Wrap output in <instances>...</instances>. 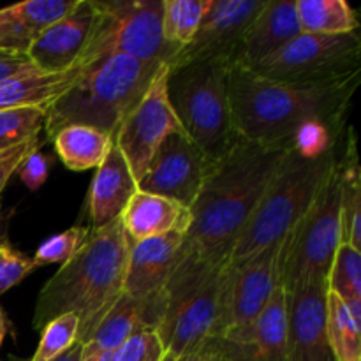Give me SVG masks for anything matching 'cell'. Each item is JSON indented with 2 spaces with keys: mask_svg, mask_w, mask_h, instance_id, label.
<instances>
[{
  "mask_svg": "<svg viewBox=\"0 0 361 361\" xmlns=\"http://www.w3.org/2000/svg\"><path fill=\"white\" fill-rule=\"evenodd\" d=\"M361 71L321 85L267 80L245 67L229 69V102L238 137L261 147H289L312 122L344 129Z\"/></svg>",
  "mask_w": 361,
  "mask_h": 361,
  "instance_id": "cell-1",
  "label": "cell"
},
{
  "mask_svg": "<svg viewBox=\"0 0 361 361\" xmlns=\"http://www.w3.org/2000/svg\"><path fill=\"white\" fill-rule=\"evenodd\" d=\"M291 150L261 147L238 137L208 173L190 208L182 249L208 259H231L236 240Z\"/></svg>",
  "mask_w": 361,
  "mask_h": 361,
  "instance_id": "cell-2",
  "label": "cell"
},
{
  "mask_svg": "<svg viewBox=\"0 0 361 361\" xmlns=\"http://www.w3.org/2000/svg\"><path fill=\"white\" fill-rule=\"evenodd\" d=\"M130 238L122 221L90 229L87 242L73 259L59 268L41 289L35 302V330H42L55 317H78V342L87 344L106 314L123 295Z\"/></svg>",
  "mask_w": 361,
  "mask_h": 361,
  "instance_id": "cell-3",
  "label": "cell"
},
{
  "mask_svg": "<svg viewBox=\"0 0 361 361\" xmlns=\"http://www.w3.org/2000/svg\"><path fill=\"white\" fill-rule=\"evenodd\" d=\"M161 66L126 55H108L83 67L76 83L49 106L46 137L67 126H88L115 140L118 126L140 102Z\"/></svg>",
  "mask_w": 361,
  "mask_h": 361,
  "instance_id": "cell-4",
  "label": "cell"
},
{
  "mask_svg": "<svg viewBox=\"0 0 361 361\" xmlns=\"http://www.w3.org/2000/svg\"><path fill=\"white\" fill-rule=\"evenodd\" d=\"M228 263L180 250L178 263L166 284L164 316L157 328L166 353L182 358L207 338L219 337Z\"/></svg>",
  "mask_w": 361,
  "mask_h": 361,
  "instance_id": "cell-5",
  "label": "cell"
},
{
  "mask_svg": "<svg viewBox=\"0 0 361 361\" xmlns=\"http://www.w3.org/2000/svg\"><path fill=\"white\" fill-rule=\"evenodd\" d=\"M337 161L338 147L312 159L291 150L236 240L229 263H242L293 231L323 189Z\"/></svg>",
  "mask_w": 361,
  "mask_h": 361,
  "instance_id": "cell-6",
  "label": "cell"
},
{
  "mask_svg": "<svg viewBox=\"0 0 361 361\" xmlns=\"http://www.w3.org/2000/svg\"><path fill=\"white\" fill-rule=\"evenodd\" d=\"M168 67V99L180 127L212 166L219 164L238 140L229 102L231 67L217 62Z\"/></svg>",
  "mask_w": 361,
  "mask_h": 361,
  "instance_id": "cell-7",
  "label": "cell"
},
{
  "mask_svg": "<svg viewBox=\"0 0 361 361\" xmlns=\"http://www.w3.org/2000/svg\"><path fill=\"white\" fill-rule=\"evenodd\" d=\"M341 197L342 173L337 161L307 214L286 235L279 264L281 286L286 293L305 284L326 286L341 245Z\"/></svg>",
  "mask_w": 361,
  "mask_h": 361,
  "instance_id": "cell-8",
  "label": "cell"
},
{
  "mask_svg": "<svg viewBox=\"0 0 361 361\" xmlns=\"http://www.w3.org/2000/svg\"><path fill=\"white\" fill-rule=\"evenodd\" d=\"M97 23L78 66L126 55L150 66L169 62L178 48L162 37V0H95Z\"/></svg>",
  "mask_w": 361,
  "mask_h": 361,
  "instance_id": "cell-9",
  "label": "cell"
},
{
  "mask_svg": "<svg viewBox=\"0 0 361 361\" xmlns=\"http://www.w3.org/2000/svg\"><path fill=\"white\" fill-rule=\"evenodd\" d=\"M249 71L267 80L295 85L342 80L361 71V37L358 32L341 35L302 32L275 55Z\"/></svg>",
  "mask_w": 361,
  "mask_h": 361,
  "instance_id": "cell-10",
  "label": "cell"
},
{
  "mask_svg": "<svg viewBox=\"0 0 361 361\" xmlns=\"http://www.w3.org/2000/svg\"><path fill=\"white\" fill-rule=\"evenodd\" d=\"M284 242L286 236L242 263H228L222 282L219 337L252 323L270 302L275 289L281 286L279 264Z\"/></svg>",
  "mask_w": 361,
  "mask_h": 361,
  "instance_id": "cell-11",
  "label": "cell"
},
{
  "mask_svg": "<svg viewBox=\"0 0 361 361\" xmlns=\"http://www.w3.org/2000/svg\"><path fill=\"white\" fill-rule=\"evenodd\" d=\"M168 62L155 71L150 87L116 130L115 143L136 182L145 175L164 137L173 130L182 129L168 99Z\"/></svg>",
  "mask_w": 361,
  "mask_h": 361,
  "instance_id": "cell-12",
  "label": "cell"
},
{
  "mask_svg": "<svg viewBox=\"0 0 361 361\" xmlns=\"http://www.w3.org/2000/svg\"><path fill=\"white\" fill-rule=\"evenodd\" d=\"M264 2L267 0H210L194 39L175 53L168 66L217 62L235 67L247 30Z\"/></svg>",
  "mask_w": 361,
  "mask_h": 361,
  "instance_id": "cell-13",
  "label": "cell"
},
{
  "mask_svg": "<svg viewBox=\"0 0 361 361\" xmlns=\"http://www.w3.org/2000/svg\"><path fill=\"white\" fill-rule=\"evenodd\" d=\"M212 168L210 161L183 129H176L157 148L137 182V189L164 196L190 210Z\"/></svg>",
  "mask_w": 361,
  "mask_h": 361,
  "instance_id": "cell-14",
  "label": "cell"
},
{
  "mask_svg": "<svg viewBox=\"0 0 361 361\" xmlns=\"http://www.w3.org/2000/svg\"><path fill=\"white\" fill-rule=\"evenodd\" d=\"M221 341L226 361H289L284 288L275 289L252 323L226 331Z\"/></svg>",
  "mask_w": 361,
  "mask_h": 361,
  "instance_id": "cell-15",
  "label": "cell"
},
{
  "mask_svg": "<svg viewBox=\"0 0 361 361\" xmlns=\"http://www.w3.org/2000/svg\"><path fill=\"white\" fill-rule=\"evenodd\" d=\"M326 291L305 284L286 293L289 361H335L326 331Z\"/></svg>",
  "mask_w": 361,
  "mask_h": 361,
  "instance_id": "cell-16",
  "label": "cell"
},
{
  "mask_svg": "<svg viewBox=\"0 0 361 361\" xmlns=\"http://www.w3.org/2000/svg\"><path fill=\"white\" fill-rule=\"evenodd\" d=\"M185 233H166L130 242L123 295L148 303H164V289L180 259Z\"/></svg>",
  "mask_w": 361,
  "mask_h": 361,
  "instance_id": "cell-17",
  "label": "cell"
},
{
  "mask_svg": "<svg viewBox=\"0 0 361 361\" xmlns=\"http://www.w3.org/2000/svg\"><path fill=\"white\" fill-rule=\"evenodd\" d=\"M95 0H80L62 20L42 30L28 49V59L39 71L56 73L76 66L87 49L97 23Z\"/></svg>",
  "mask_w": 361,
  "mask_h": 361,
  "instance_id": "cell-18",
  "label": "cell"
},
{
  "mask_svg": "<svg viewBox=\"0 0 361 361\" xmlns=\"http://www.w3.org/2000/svg\"><path fill=\"white\" fill-rule=\"evenodd\" d=\"M300 34L296 0H267L247 30L236 66L250 69L275 55Z\"/></svg>",
  "mask_w": 361,
  "mask_h": 361,
  "instance_id": "cell-19",
  "label": "cell"
},
{
  "mask_svg": "<svg viewBox=\"0 0 361 361\" xmlns=\"http://www.w3.org/2000/svg\"><path fill=\"white\" fill-rule=\"evenodd\" d=\"M137 192V182L126 157L113 141L108 155L97 168L88 194L90 229H101L120 219L130 197Z\"/></svg>",
  "mask_w": 361,
  "mask_h": 361,
  "instance_id": "cell-20",
  "label": "cell"
},
{
  "mask_svg": "<svg viewBox=\"0 0 361 361\" xmlns=\"http://www.w3.org/2000/svg\"><path fill=\"white\" fill-rule=\"evenodd\" d=\"M164 316V303H148L122 295L111 307L87 344L81 360L94 358L102 353H115L123 342L137 331H157Z\"/></svg>",
  "mask_w": 361,
  "mask_h": 361,
  "instance_id": "cell-21",
  "label": "cell"
},
{
  "mask_svg": "<svg viewBox=\"0 0 361 361\" xmlns=\"http://www.w3.org/2000/svg\"><path fill=\"white\" fill-rule=\"evenodd\" d=\"M120 221L130 242H143L166 233H187L190 210L168 197L137 189L120 215Z\"/></svg>",
  "mask_w": 361,
  "mask_h": 361,
  "instance_id": "cell-22",
  "label": "cell"
},
{
  "mask_svg": "<svg viewBox=\"0 0 361 361\" xmlns=\"http://www.w3.org/2000/svg\"><path fill=\"white\" fill-rule=\"evenodd\" d=\"M81 73L83 67L76 63L56 73L30 69L16 74L0 83V109L41 108L48 111L49 106L76 83Z\"/></svg>",
  "mask_w": 361,
  "mask_h": 361,
  "instance_id": "cell-23",
  "label": "cell"
},
{
  "mask_svg": "<svg viewBox=\"0 0 361 361\" xmlns=\"http://www.w3.org/2000/svg\"><path fill=\"white\" fill-rule=\"evenodd\" d=\"M113 137L88 126H67L53 136L56 154L73 171L97 169L108 155Z\"/></svg>",
  "mask_w": 361,
  "mask_h": 361,
  "instance_id": "cell-24",
  "label": "cell"
},
{
  "mask_svg": "<svg viewBox=\"0 0 361 361\" xmlns=\"http://www.w3.org/2000/svg\"><path fill=\"white\" fill-rule=\"evenodd\" d=\"M342 173L341 197V243L361 252V180L353 130H349L348 148L338 155Z\"/></svg>",
  "mask_w": 361,
  "mask_h": 361,
  "instance_id": "cell-25",
  "label": "cell"
},
{
  "mask_svg": "<svg viewBox=\"0 0 361 361\" xmlns=\"http://www.w3.org/2000/svg\"><path fill=\"white\" fill-rule=\"evenodd\" d=\"M300 28L305 34L341 35L358 32V14L345 0H296Z\"/></svg>",
  "mask_w": 361,
  "mask_h": 361,
  "instance_id": "cell-26",
  "label": "cell"
},
{
  "mask_svg": "<svg viewBox=\"0 0 361 361\" xmlns=\"http://www.w3.org/2000/svg\"><path fill=\"white\" fill-rule=\"evenodd\" d=\"M326 331L335 361H361V326L348 303L326 291Z\"/></svg>",
  "mask_w": 361,
  "mask_h": 361,
  "instance_id": "cell-27",
  "label": "cell"
},
{
  "mask_svg": "<svg viewBox=\"0 0 361 361\" xmlns=\"http://www.w3.org/2000/svg\"><path fill=\"white\" fill-rule=\"evenodd\" d=\"M210 0H162V37L182 49L200 28Z\"/></svg>",
  "mask_w": 361,
  "mask_h": 361,
  "instance_id": "cell-28",
  "label": "cell"
},
{
  "mask_svg": "<svg viewBox=\"0 0 361 361\" xmlns=\"http://www.w3.org/2000/svg\"><path fill=\"white\" fill-rule=\"evenodd\" d=\"M326 288L348 305L361 303V252L341 243L335 252Z\"/></svg>",
  "mask_w": 361,
  "mask_h": 361,
  "instance_id": "cell-29",
  "label": "cell"
},
{
  "mask_svg": "<svg viewBox=\"0 0 361 361\" xmlns=\"http://www.w3.org/2000/svg\"><path fill=\"white\" fill-rule=\"evenodd\" d=\"M46 113L41 108L0 109V154L37 140L44 129Z\"/></svg>",
  "mask_w": 361,
  "mask_h": 361,
  "instance_id": "cell-30",
  "label": "cell"
},
{
  "mask_svg": "<svg viewBox=\"0 0 361 361\" xmlns=\"http://www.w3.org/2000/svg\"><path fill=\"white\" fill-rule=\"evenodd\" d=\"M78 324L74 314H63L49 321L41 330V342L28 361H53L69 351L78 342Z\"/></svg>",
  "mask_w": 361,
  "mask_h": 361,
  "instance_id": "cell-31",
  "label": "cell"
},
{
  "mask_svg": "<svg viewBox=\"0 0 361 361\" xmlns=\"http://www.w3.org/2000/svg\"><path fill=\"white\" fill-rule=\"evenodd\" d=\"M88 235H90V228H83V226H74L67 231L59 233V235L51 236L39 245L32 263L35 268L51 263L66 264L83 247Z\"/></svg>",
  "mask_w": 361,
  "mask_h": 361,
  "instance_id": "cell-32",
  "label": "cell"
},
{
  "mask_svg": "<svg viewBox=\"0 0 361 361\" xmlns=\"http://www.w3.org/2000/svg\"><path fill=\"white\" fill-rule=\"evenodd\" d=\"M37 35V32L21 16L16 4L0 9V48L27 55Z\"/></svg>",
  "mask_w": 361,
  "mask_h": 361,
  "instance_id": "cell-33",
  "label": "cell"
},
{
  "mask_svg": "<svg viewBox=\"0 0 361 361\" xmlns=\"http://www.w3.org/2000/svg\"><path fill=\"white\" fill-rule=\"evenodd\" d=\"M80 0H30L16 4L21 16L37 34L71 13Z\"/></svg>",
  "mask_w": 361,
  "mask_h": 361,
  "instance_id": "cell-34",
  "label": "cell"
},
{
  "mask_svg": "<svg viewBox=\"0 0 361 361\" xmlns=\"http://www.w3.org/2000/svg\"><path fill=\"white\" fill-rule=\"evenodd\" d=\"M166 349L155 330L137 331L115 351L116 361H161Z\"/></svg>",
  "mask_w": 361,
  "mask_h": 361,
  "instance_id": "cell-35",
  "label": "cell"
},
{
  "mask_svg": "<svg viewBox=\"0 0 361 361\" xmlns=\"http://www.w3.org/2000/svg\"><path fill=\"white\" fill-rule=\"evenodd\" d=\"M34 270L30 257L14 250L7 242H0V295L20 284Z\"/></svg>",
  "mask_w": 361,
  "mask_h": 361,
  "instance_id": "cell-36",
  "label": "cell"
},
{
  "mask_svg": "<svg viewBox=\"0 0 361 361\" xmlns=\"http://www.w3.org/2000/svg\"><path fill=\"white\" fill-rule=\"evenodd\" d=\"M42 143L44 141H41L37 137V140L28 141V143H23L20 147L11 148V150H6L0 154V194H2L4 187L7 185L11 176L18 171L21 162L27 159V155H30L32 152H37L42 147Z\"/></svg>",
  "mask_w": 361,
  "mask_h": 361,
  "instance_id": "cell-37",
  "label": "cell"
},
{
  "mask_svg": "<svg viewBox=\"0 0 361 361\" xmlns=\"http://www.w3.org/2000/svg\"><path fill=\"white\" fill-rule=\"evenodd\" d=\"M20 178L30 190H37L48 178V159L41 152H32L18 168Z\"/></svg>",
  "mask_w": 361,
  "mask_h": 361,
  "instance_id": "cell-38",
  "label": "cell"
},
{
  "mask_svg": "<svg viewBox=\"0 0 361 361\" xmlns=\"http://www.w3.org/2000/svg\"><path fill=\"white\" fill-rule=\"evenodd\" d=\"M30 69H37V67L32 63L28 55L0 48V83Z\"/></svg>",
  "mask_w": 361,
  "mask_h": 361,
  "instance_id": "cell-39",
  "label": "cell"
},
{
  "mask_svg": "<svg viewBox=\"0 0 361 361\" xmlns=\"http://www.w3.org/2000/svg\"><path fill=\"white\" fill-rule=\"evenodd\" d=\"M180 361H226L221 337H210L182 356Z\"/></svg>",
  "mask_w": 361,
  "mask_h": 361,
  "instance_id": "cell-40",
  "label": "cell"
},
{
  "mask_svg": "<svg viewBox=\"0 0 361 361\" xmlns=\"http://www.w3.org/2000/svg\"><path fill=\"white\" fill-rule=\"evenodd\" d=\"M81 356H83V344H81V342H76L69 351H66L62 356H59V358L53 361H81ZM13 361H23V360L13 358Z\"/></svg>",
  "mask_w": 361,
  "mask_h": 361,
  "instance_id": "cell-41",
  "label": "cell"
},
{
  "mask_svg": "<svg viewBox=\"0 0 361 361\" xmlns=\"http://www.w3.org/2000/svg\"><path fill=\"white\" fill-rule=\"evenodd\" d=\"M7 334V319H6V314H4L2 305H0V348H2V342L6 338Z\"/></svg>",
  "mask_w": 361,
  "mask_h": 361,
  "instance_id": "cell-42",
  "label": "cell"
},
{
  "mask_svg": "<svg viewBox=\"0 0 361 361\" xmlns=\"http://www.w3.org/2000/svg\"><path fill=\"white\" fill-rule=\"evenodd\" d=\"M81 361H116V358H115V353H102V355L94 356V358L81 360Z\"/></svg>",
  "mask_w": 361,
  "mask_h": 361,
  "instance_id": "cell-43",
  "label": "cell"
},
{
  "mask_svg": "<svg viewBox=\"0 0 361 361\" xmlns=\"http://www.w3.org/2000/svg\"><path fill=\"white\" fill-rule=\"evenodd\" d=\"M161 361H180V358H178V356L171 355V353H166L164 358H162Z\"/></svg>",
  "mask_w": 361,
  "mask_h": 361,
  "instance_id": "cell-44",
  "label": "cell"
}]
</instances>
